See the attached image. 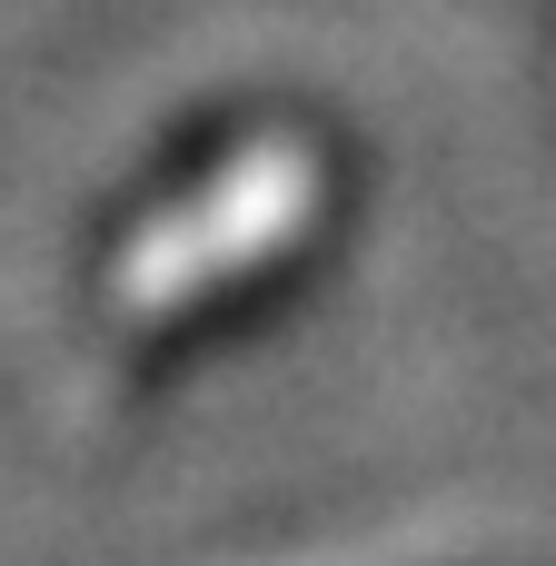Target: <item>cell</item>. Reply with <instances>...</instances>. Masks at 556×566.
Listing matches in <instances>:
<instances>
[{"mask_svg":"<svg viewBox=\"0 0 556 566\" xmlns=\"http://www.w3.org/2000/svg\"><path fill=\"white\" fill-rule=\"evenodd\" d=\"M308 199H318V159H308L298 139H269V149L229 159L179 219H159V229L119 259V308H129V318L189 308V289H209V279L269 259L279 239H298Z\"/></svg>","mask_w":556,"mask_h":566,"instance_id":"cell-1","label":"cell"}]
</instances>
